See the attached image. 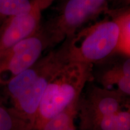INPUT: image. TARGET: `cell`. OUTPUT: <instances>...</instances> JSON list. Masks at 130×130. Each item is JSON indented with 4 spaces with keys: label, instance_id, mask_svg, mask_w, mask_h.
<instances>
[{
    "label": "cell",
    "instance_id": "obj_15",
    "mask_svg": "<svg viewBox=\"0 0 130 130\" xmlns=\"http://www.w3.org/2000/svg\"><path fill=\"white\" fill-rule=\"evenodd\" d=\"M66 130H77V128H76V126H75V124L74 123V124H72V125L70 126L69 128H67Z\"/></svg>",
    "mask_w": 130,
    "mask_h": 130
},
{
    "label": "cell",
    "instance_id": "obj_4",
    "mask_svg": "<svg viewBox=\"0 0 130 130\" xmlns=\"http://www.w3.org/2000/svg\"><path fill=\"white\" fill-rule=\"evenodd\" d=\"M106 4L107 0H65L58 13L45 25H41L50 47L74 35L102 12Z\"/></svg>",
    "mask_w": 130,
    "mask_h": 130
},
{
    "label": "cell",
    "instance_id": "obj_8",
    "mask_svg": "<svg viewBox=\"0 0 130 130\" xmlns=\"http://www.w3.org/2000/svg\"><path fill=\"white\" fill-rule=\"evenodd\" d=\"M88 130H130V108L107 115L96 121Z\"/></svg>",
    "mask_w": 130,
    "mask_h": 130
},
{
    "label": "cell",
    "instance_id": "obj_1",
    "mask_svg": "<svg viewBox=\"0 0 130 130\" xmlns=\"http://www.w3.org/2000/svg\"><path fill=\"white\" fill-rule=\"evenodd\" d=\"M68 62L66 53L61 46L40 58L30 68L3 83L12 102V107L32 123L33 130L45 91L58 71Z\"/></svg>",
    "mask_w": 130,
    "mask_h": 130
},
{
    "label": "cell",
    "instance_id": "obj_2",
    "mask_svg": "<svg viewBox=\"0 0 130 130\" xmlns=\"http://www.w3.org/2000/svg\"><path fill=\"white\" fill-rule=\"evenodd\" d=\"M92 64L66 63L51 81L37 110L34 130H41L50 119L79 101L91 76Z\"/></svg>",
    "mask_w": 130,
    "mask_h": 130
},
{
    "label": "cell",
    "instance_id": "obj_3",
    "mask_svg": "<svg viewBox=\"0 0 130 130\" xmlns=\"http://www.w3.org/2000/svg\"><path fill=\"white\" fill-rule=\"evenodd\" d=\"M119 36L116 19L101 21L78 31L62 46L69 61L93 64L117 51Z\"/></svg>",
    "mask_w": 130,
    "mask_h": 130
},
{
    "label": "cell",
    "instance_id": "obj_11",
    "mask_svg": "<svg viewBox=\"0 0 130 130\" xmlns=\"http://www.w3.org/2000/svg\"><path fill=\"white\" fill-rule=\"evenodd\" d=\"M78 102L72 104L50 119L41 130H66L74 123L78 113Z\"/></svg>",
    "mask_w": 130,
    "mask_h": 130
},
{
    "label": "cell",
    "instance_id": "obj_9",
    "mask_svg": "<svg viewBox=\"0 0 130 130\" xmlns=\"http://www.w3.org/2000/svg\"><path fill=\"white\" fill-rule=\"evenodd\" d=\"M0 130H33V125L12 107L0 103Z\"/></svg>",
    "mask_w": 130,
    "mask_h": 130
},
{
    "label": "cell",
    "instance_id": "obj_10",
    "mask_svg": "<svg viewBox=\"0 0 130 130\" xmlns=\"http://www.w3.org/2000/svg\"><path fill=\"white\" fill-rule=\"evenodd\" d=\"M100 81L104 88L115 90L127 98H130V77L110 68L102 74Z\"/></svg>",
    "mask_w": 130,
    "mask_h": 130
},
{
    "label": "cell",
    "instance_id": "obj_12",
    "mask_svg": "<svg viewBox=\"0 0 130 130\" xmlns=\"http://www.w3.org/2000/svg\"><path fill=\"white\" fill-rule=\"evenodd\" d=\"M31 0H0V25L11 16L30 9Z\"/></svg>",
    "mask_w": 130,
    "mask_h": 130
},
{
    "label": "cell",
    "instance_id": "obj_6",
    "mask_svg": "<svg viewBox=\"0 0 130 130\" xmlns=\"http://www.w3.org/2000/svg\"><path fill=\"white\" fill-rule=\"evenodd\" d=\"M48 48V39L40 26L35 33L14 45L0 60V83L4 73L10 75L8 79L19 74L37 61Z\"/></svg>",
    "mask_w": 130,
    "mask_h": 130
},
{
    "label": "cell",
    "instance_id": "obj_16",
    "mask_svg": "<svg viewBox=\"0 0 130 130\" xmlns=\"http://www.w3.org/2000/svg\"><path fill=\"white\" fill-rule=\"evenodd\" d=\"M126 106L130 108V98H128L127 101H126Z\"/></svg>",
    "mask_w": 130,
    "mask_h": 130
},
{
    "label": "cell",
    "instance_id": "obj_7",
    "mask_svg": "<svg viewBox=\"0 0 130 130\" xmlns=\"http://www.w3.org/2000/svg\"><path fill=\"white\" fill-rule=\"evenodd\" d=\"M127 100L115 90L92 86L78 104L80 130H88L100 119L122 109Z\"/></svg>",
    "mask_w": 130,
    "mask_h": 130
},
{
    "label": "cell",
    "instance_id": "obj_5",
    "mask_svg": "<svg viewBox=\"0 0 130 130\" xmlns=\"http://www.w3.org/2000/svg\"><path fill=\"white\" fill-rule=\"evenodd\" d=\"M54 0H31L30 9L11 16L0 25V60L21 40L40 28L42 14Z\"/></svg>",
    "mask_w": 130,
    "mask_h": 130
},
{
    "label": "cell",
    "instance_id": "obj_14",
    "mask_svg": "<svg viewBox=\"0 0 130 130\" xmlns=\"http://www.w3.org/2000/svg\"><path fill=\"white\" fill-rule=\"evenodd\" d=\"M111 68L119 74L130 77V57L123 63L115 65Z\"/></svg>",
    "mask_w": 130,
    "mask_h": 130
},
{
    "label": "cell",
    "instance_id": "obj_13",
    "mask_svg": "<svg viewBox=\"0 0 130 130\" xmlns=\"http://www.w3.org/2000/svg\"><path fill=\"white\" fill-rule=\"evenodd\" d=\"M119 26V36L117 51L130 57V13L116 19Z\"/></svg>",
    "mask_w": 130,
    "mask_h": 130
}]
</instances>
